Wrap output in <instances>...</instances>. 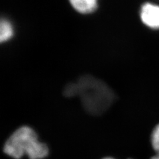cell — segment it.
Wrapping results in <instances>:
<instances>
[{"mask_svg":"<svg viewBox=\"0 0 159 159\" xmlns=\"http://www.w3.org/2000/svg\"><path fill=\"white\" fill-rule=\"evenodd\" d=\"M77 84L79 96L86 111L92 115H101L111 107L115 94L106 83L92 76L80 78Z\"/></svg>","mask_w":159,"mask_h":159,"instance_id":"6da1fadb","label":"cell"},{"mask_svg":"<svg viewBox=\"0 0 159 159\" xmlns=\"http://www.w3.org/2000/svg\"><path fill=\"white\" fill-rule=\"evenodd\" d=\"M9 157L20 159L27 156L29 159H43L48 155L46 144L40 141L36 132L29 126H22L15 131L3 147Z\"/></svg>","mask_w":159,"mask_h":159,"instance_id":"7a4b0ae2","label":"cell"},{"mask_svg":"<svg viewBox=\"0 0 159 159\" xmlns=\"http://www.w3.org/2000/svg\"><path fill=\"white\" fill-rule=\"evenodd\" d=\"M143 23L152 29H159V6L151 3L143 4L140 11Z\"/></svg>","mask_w":159,"mask_h":159,"instance_id":"3957f363","label":"cell"},{"mask_svg":"<svg viewBox=\"0 0 159 159\" xmlns=\"http://www.w3.org/2000/svg\"><path fill=\"white\" fill-rule=\"evenodd\" d=\"M70 4L78 13L89 15L96 11L98 6V0H68Z\"/></svg>","mask_w":159,"mask_h":159,"instance_id":"277c9868","label":"cell"},{"mask_svg":"<svg viewBox=\"0 0 159 159\" xmlns=\"http://www.w3.org/2000/svg\"><path fill=\"white\" fill-rule=\"evenodd\" d=\"M16 33L15 26L11 20L0 17V44L6 43L13 38Z\"/></svg>","mask_w":159,"mask_h":159,"instance_id":"5b68a950","label":"cell"},{"mask_svg":"<svg viewBox=\"0 0 159 159\" xmlns=\"http://www.w3.org/2000/svg\"><path fill=\"white\" fill-rule=\"evenodd\" d=\"M64 95L68 98H72L79 95V88L77 82L70 83L64 89Z\"/></svg>","mask_w":159,"mask_h":159,"instance_id":"8992f818","label":"cell"},{"mask_svg":"<svg viewBox=\"0 0 159 159\" xmlns=\"http://www.w3.org/2000/svg\"><path fill=\"white\" fill-rule=\"evenodd\" d=\"M151 143L157 154H159V124L155 127L151 133Z\"/></svg>","mask_w":159,"mask_h":159,"instance_id":"52a82bcc","label":"cell"},{"mask_svg":"<svg viewBox=\"0 0 159 159\" xmlns=\"http://www.w3.org/2000/svg\"><path fill=\"white\" fill-rule=\"evenodd\" d=\"M151 159H159V154H157L156 155L152 157Z\"/></svg>","mask_w":159,"mask_h":159,"instance_id":"ba28073f","label":"cell"},{"mask_svg":"<svg viewBox=\"0 0 159 159\" xmlns=\"http://www.w3.org/2000/svg\"><path fill=\"white\" fill-rule=\"evenodd\" d=\"M103 159H115V158H113L112 157H106V158H104Z\"/></svg>","mask_w":159,"mask_h":159,"instance_id":"9c48e42d","label":"cell"}]
</instances>
